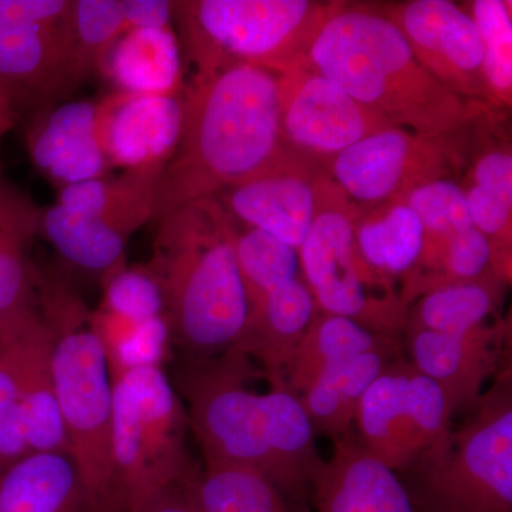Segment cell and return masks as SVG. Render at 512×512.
I'll use <instances>...</instances> for the list:
<instances>
[{
	"mask_svg": "<svg viewBox=\"0 0 512 512\" xmlns=\"http://www.w3.org/2000/svg\"><path fill=\"white\" fill-rule=\"evenodd\" d=\"M39 235L64 261L104 276L126 264L128 237L106 222L53 204L40 211Z\"/></svg>",
	"mask_w": 512,
	"mask_h": 512,
	"instance_id": "83f0119b",
	"label": "cell"
},
{
	"mask_svg": "<svg viewBox=\"0 0 512 512\" xmlns=\"http://www.w3.org/2000/svg\"><path fill=\"white\" fill-rule=\"evenodd\" d=\"M183 114V94L113 92L96 101L101 151L113 168L164 170L180 140Z\"/></svg>",
	"mask_w": 512,
	"mask_h": 512,
	"instance_id": "2e32d148",
	"label": "cell"
},
{
	"mask_svg": "<svg viewBox=\"0 0 512 512\" xmlns=\"http://www.w3.org/2000/svg\"><path fill=\"white\" fill-rule=\"evenodd\" d=\"M360 211L323 171L316 187V214L299 264L319 311L355 320L376 335L400 338L407 306L393 279L375 271L360 254L355 228Z\"/></svg>",
	"mask_w": 512,
	"mask_h": 512,
	"instance_id": "9c48e42d",
	"label": "cell"
},
{
	"mask_svg": "<svg viewBox=\"0 0 512 512\" xmlns=\"http://www.w3.org/2000/svg\"><path fill=\"white\" fill-rule=\"evenodd\" d=\"M383 13L437 82L461 99L485 104L483 40L470 13L448 0H410Z\"/></svg>",
	"mask_w": 512,
	"mask_h": 512,
	"instance_id": "5bb4252c",
	"label": "cell"
},
{
	"mask_svg": "<svg viewBox=\"0 0 512 512\" xmlns=\"http://www.w3.org/2000/svg\"><path fill=\"white\" fill-rule=\"evenodd\" d=\"M338 6L309 0H183L174 2V22L195 73L245 64L279 76L308 62L313 40Z\"/></svg>",
	"mask_w": 512,
	"mask_h": 512,
	"instance_id": "52a82bcc",
	"label": "cell"
},
{
	"mask_svg": "<svg viewBox=\"0 0 512 512\" xmlns=\"http://www.w3.org/2000/svg\"><path fill=\"white\" fill-rule=\"evenodd\" d=\"M309 66L393 127L427 136L456 133L485 109L437 82L380 10L339 3L313 40Z\"/></svg>",
	"mask_w": 512,
	"mask_h": 512,
	"instance_id": "277c9868",
	"label": "cell"
},
{
	"mask_svg": "<svg viewBox=\"0 0 512 512\" xmlns=\"http://www.w3.org/2000/svg\"><path fill=\"white\" fill-rule=\"evenodd\" d=\"M0 512H90L72 458L30 453L0 471Z\"/></svg>",
	"mask_w": 512,
	"mask_h": 512,
	"instance_id": "d4e9b609",
	"label": "cell"
},
{
	"mask_svg": "<svg viewBox=\"0 0 512 512\" xmlns=\"http://www.w3.org/2000/svg\"><path fill=\"white\" fill-rule=\"evenodd\" d=\"M37 173L56 188L110 175L96 133V101L55 104L33 114L25 134Z\"/></svg>",
	"mask_w": 512,
	"mask_h": 512,
	"instance_id": "ac0fdd59",
	"label": "cell"
},
{
	"mask_svg": "<svg viewBox=\"0 0 512 512\" xmlns=\"http://www.w3.org/2000/svg\"><path fill=\"white\" fill-rule=\"evenodd\" d=\"M399 353V338H394L322 373L299 397L315 434H325L335 443L346 439L363 394Z\"/></svg>",
	"mask_w": 512,
	"mask_h": 512,
	"instance_id": "cb8c5ba5",
	"label": "cell"
},
{
	"mask_svg": "<svg viewBox=\"0 0 512 512\" xmlns=\"http://www.w3.org/2000/svg\"><path fill=\"white\" fill-rule=\"evenodd\" d=\"M259 373L238 349L188 360L178 373L188 426L204 463L252 468L292 500L305 503L320 460L315 430L301 399L282 384L258 393L249 380Z\"/></svg>",
	"mask_w": 512,
	"mask_h": 512,
	"instance_id": "7a4b0ae2",
	"label": "cell"
},
{
	"mask_svg": "<svg viewBox=\"0 0 512 512\" xmlns=\"http://www.w3.org/2000/svg\"><path fill=\"white\" fill-rule=\"evenodd\" d=\"M315 512H416L397 473L348 437L313 471Z\"/></svg>",
	"mask_w": 512,
	"mask_h": 512,
	"instance_id": "d6986e66",
	"label": "cell"
},
{
	"mask_svg": "<svg viewBox=\"0 0 512 512\" xmlns=\"http://www.w3.org/2000/svg\"><path fill=\"white\" fill-rule=\"evenodd\" d=\"M451 417L439 384L399 356L363 394L355 424L360 446L394 473H407L450 429Z\"/></svg>",
	"mask_w": 512,
	"mask_h": 512,
	"instance_id": "7c38bea8",
	"label": "cell"
},
{
	"mask_svg": "<svg viewBox=\"0 0 512 512\" xmlns=\"http://www.w3.org/2000/svg\"><path fill=\"white\" fill-rule=\"evenodd\" d=\"M410 362L439 384L451 414L473 410L491 377L505 369L510 323L498 319L466 332L406 330Z\"/></svg>",
	"mask_w": 512,
	"mask_h": 512,
	"instance_id": "9a60e30c",
	"label": "cell"
},
{
	"mask_svg": "<svg viewBox=\"0 0 512 512\" xmlns=\"http://www.w3.org/2000/svg\"><path fill=\"white\" fill-rule=\"evenodd\" d=\"M157 222L147 268L160 286L171 340L188 360L227 352L249 313L235 251L238 222L218 197L188 202Z\"/></svg>",
	"mask_w": 512,
	"mask_h": 512,
	"instance_id": "3957f363",
	"label": "cell"
},
{
	"mask_svg": "<svg viewBox=\"0 0 512 512\" xmlns=\"http://www.w3.org/2000/svg\"><path fill=\"white\" fill-rule=\"evenodd\" d=\"M458 130L427 136L384 128L332 158L325 173L360 214L377 210L420 185L461 175L464 156Z\"/></svg>",
	"mask_w": 512,
	"mask_h": 512,
	"instance_id": "8fae6325",
	"label": "cell"
},
{
	"mask_svg": "<svg viewBox=\"0 0 512 512\" xmlns=\"http://www.w3.org/2000/svg\"><path fill=\"white\" fill-rule=\"evenodd\" d=\"M73 0H0V90L35 114L74 92Z\"/></svg>",
	"mask_w": 512,
	"mask_h": 512,
	"instance_id": "30bf717a",
	"label": "cell"
},
{
	"mask_svg": "<svg viewBox=\"0 0 512 512\" xmlns=\"http://www.w3.org/2000/svg\"><path fill=\"white\" fill-rule=\"evenodd\" d=\"M316 312L318 305L305 282H285L249 305L247 325L232 348L258 363L269 383H276Z\"/></svg>",
	"mask_w": 512,
	"mask_h": 512,
	"instance_id": "44dd1931",
	"label": "cell"
},
{
	"mask_svg": "<svg viewBox=\"0 0 512 512\" xmlns=\"http://www.w3.org/2000/svg\"><path fill=\"white\" fill-rule=\"evenodd\" d=\"M100 74L113 84L114 92L180 96L185 86L181 43L174 26L123 33Z\"/></svg>",
	"mask_w": 512,
	"mask_h": 512,
	"instance_id": "603a6c76",
	"label": "cell"
},
{
	"mask_svg": "<svg viewBox=\"0 0 512 512\" xmlns=\"http://www.w3.org/2000/svg\"><path fill=\"white\" fill-rule=\"evenodd\" d=\"M235 251L249 305L276 286L299 278L298 251L261 229L239 225Z\"/></svg>",
	"mask_w": 512,
	"mask_h": 512,
	"instance_id": "836d02e7",
	"label": "cell"
},
{
	"mask_svg": "<svg viewBox=\"0 0 512 512\" xmlns=\"http://www.w3.org/2000/svg\"><path fill=\"white\" fill-rule=\"evenodd\" d=\"M409 205L424 228V245H436L473 228L466 192L456 178L420 185L400 200Z\"/></svg>",
	"mask_w": 512,
	"mask_h": 512,
	"instance_id": "e575fe53",
	"label": "cell"
},
{
	"mask_svg": "<svg viewBox=\"0 0 512 512\" xmlns=\"http://www.w3.org/2000/svg\"><path fill=\"white\" fill-rule=\"evenodd\" d=\"M18 120L19 114L13 109L12 103H10L6 94L0 90V144H2L6 134L16 126Z\"/></svg>",
	"mask_w": 512,
	"mask_h": 512,
	"instance_id": "ab89813d",
	"label": "cell"
},
{
	"mask_svg": "<svg viewBox=\"0 0 512 512\" xmlns=\"http://www.w3.org/2000/svg\"><path fill=\"white\" fill-rule=\"evenodd\" d=\"M202 512H312L252 468L204 463L195 480Z\"/></svg>",
	"mask_w": 512,
	"mask_h": 512,
	"instance_id": "4dcf8cb0",
	"label": "cell"
},
{
	"mask_svg": "<svg viewBox=\"0 0 512 512\" xmlns=\"http://www.w3.org/2000/svg\"><path fill=\"white\" fill-rule=\"evenodd\" d=\"M394 339L376 335L355 320L316 312L308 332L289 356L278 384L301 397L326 370Z\"/></svg>",
	"mask_w": 512,
	"mask_h": 512,
	"instance_id": "4316f807",
	"label": "cell"
},
{
	"mask_svg": "<svg viewBox=\"0 0 512 512\" xmlns=\"http://www.w3.org/2000/svg\"><path fill=\"white\" fill-rule=\"evenodd\" d=\"M470 412L407 471L416 512H512L510 367Z\"/></svg>",
	"mask_w": 512,
	"mask_h": 512,
	"instance_id": "8992f818",
	"label": "cell"
},
{
	"mask_svg": "<svg viewBox=\"0 0 512 512\" xmlns=\"http://www.w3.org/2000/svg\"><path fill=\"white\" fill-rule=\"evenodd\" d=\"M197 476L158 494L138 512H202L195 494Z\"/></svg>",
	"mask_w": 512,
	"mask_h": 512,
	"instance_id": "f35d334b",
	"label": "cell"
},
{
	"mask_svg": "<svg viewBox=\"0 0 512 512\" xmlns=\"http://www.w3.org/2000/svg\"><path fill=\"white\" fill-rule=\"evenodd\" d=\"M121 35L123 0H73L70 42L74 90L100 74Z\"/></svg>",
	"mask_w": 512,
	"mask_h": 512,
	"instance_id": "1f68e13d",
	"label": "cell"
},
{
	"mask_svg": "<svg viewBox=\"0 0 512 512\" xmlns=\"http://www.w3.org/2000/svg\"><path fill=\"white\" fill-rule=\"evenodd\" d=\"M188 427L183 399L164 367H138L113 380L111 457L121 512H138L197 476Z\"/></svg>",
	"mask_w": 512,
	"mask_h": 512,
	"instance_id": "ba28073f",
	"label": "cell"
},
{
	"mask_svg": "<svg viewBox=\"0 0 512 512\" xmlns=\"http://www.w3.org/2000/svg\"><path fill=\"white\" fill-rule=\"evenodd\" d=\"M495 275L480 281L443 286L424 293L407 308L406 330L466 332L488 323L504 292Z\"/></svg>",
	"mask_w": 512,
	"mask_h": 512,
	"instance_id": "f546056e",
	"label": "cell"
},
{
	"mask_svg": "<svg viewBox=\"0 0 512 512\" xmlns=\"http://www.w3.org/2000/svg\"><path fill=\"white\" fill-rule=\"evenodd\" d=\"M99 311L128 322L144 323L165 316L163 295L147 265H128L101 276Z\"/></svg>",
	"mask_w": 512,
	"mask_h": 512,
	"instance_id": "d590c367",
	"label": "cell"
},
{
	"mask_svg": "<svg viewBox=\"0 0 512 512\" xmlns=\"http://www.w3.org/2000/svg\"><path fill=\"white\" fill-rule=\"evenodd\" d=\"M40 211L28 194L0 177V335L39 311V269L30 258Z\"/></svg>",
	"mask_w": 512,
	"mask_h": 512,
	"instance_id": "ffe728a7",
	"label": "cell"
},
{
	"mask_svg": "<svg viewBox=\"0 0 512 512\" xmlns=\"http://www.w3.org/2000/svg\"><path fill=\"white\" fill-rule=\"evenodd\" d=\"M37 305L52 340L57 403L90 512H121L111 457L113 380L92 311L62 276L39 271Z\"/></svg>",
	"mask_w": 512,
	"mask_h": 512,
	"instance_id": "5b68a950",
	"label": "cell"
},
{
	"mask_svg": "<svg viewBox=\"0 0 512 512\" xmlns=\"http://www.w3.org/2000/svg\"><path fill=\"white\" fill-rule=\"evenodd\" d=\"M355 235L367 264L393 281L412 271L423 249V224L402 201L360 214Z\"/></svg>",
	"mask_w": 512,
	"mask_h": 512,
	"instance_id": "f1b7e54d",
	"label": "cell"
},
{
	"mask_svg": "<svg viewBox=\"0 0 512 512\" xmlns=\"http://www.w3.org/2000/svg\"><path fill=\"white\" fill-rule=\"evenodd\" d=\"M183 127L157 185L156 221L188 202L218 197L284 161L276 74L259 67L195 73L183 92Z\"/></svg>",
	"mask_w": 512,
	"mask_h": 512,
	"instance_id": "6da1fadb",
	"label": "cell"
},
{
	"mask_svg": "<svg viewBox=\"0 0 512 512\" xmlns=\"http://www.w3.org/2000/svg\"><path fill=\"white\" fill-rule=\"evenodd\" d=\"M320 165L289 154L266 173L218 195L242 227L261 229L298 251L316 214Z\"/></svg>",
	"mask_w": 512,
	"mask_h": 512,
	"instance_id": "e0dca14e",
	"label": "cell"
},
{
	"mask_svg": "<svg viewBox=\"0 0 512 512\" xmlns=\"http://www.w3.org/2000/svg\"><path fill=\"white\" fill-rule=\"evenodd\" d=\"M173 20L174 2L170 0H123V33L170 28Z\"/></svg>",
	"mask_w": 512,
	"mask_h": 512,
	"instance_id": "74e56055",
	"label": "cell"
},
{
	"mask_svg": "<svg viewBox=\"0 0 512 512\" xmlns=\"http://www.w3.org/2000/svg\"><path fill=\"white\" fill-rule=\"evenodd\" d=\"M26 322L0 335V471L30 454L19 389V332Z\"/></svg>",
	"mask_w": 512,
	"mask_h": 512,
	"instance_id": "8d00e7d4",
	"label": "cell"
},
{
	"mask_svg": "<svg viewBox=\"0 0 512 512\" xmlns=\"http://www.w3.org/2000/svg\"><path fill=\"white\" fill-rule=\"evenodd\" d=\"M163 170L123 171L57 192L56 204L89 215L131 238L156 221L157 185Z\"/></svg>",
	"mask_w": 512,
	"mask_h": 512,
	"instance_id": "484cf974",
	"label": "cell"
},
{
	"mask_svg": "<svg viewBox=\"0 0 512 512\" xmlns=\"http://www.w3.org/2000/svg\"><path fill=\"white\" fill-rule=\"evenodd\" d=\"M19 389L30 453L69 454L53 376L52 340L39 311L19 332Z\"/></svg>",
	"mask_w": 512,
	"mask_h": 512,
	"instance_id": "7402d4cb",
	"label": "cell"
},
{
	"mask_svg": "<svg viewBox=\"0 0 512 512\" xmlns=\"http://www.w3.org/2000/svg\"><path fill=\"white\" fill-rule=\"evenodd\" d=\"M470 16L480 30L484 47L485 104L505 111L512 103L511 2L474 0Z\"/></svg>",
	"mask_w": 512,
	"mask_h": 512,
	"instance_id": "d6a6232c",
	"label": "cell"
},
{
	"mask_svg": "<svg viewBox=\"0 0 512 512\" xmlns=\"http://www.w3.org/2000/svg\"><path fill=\"white\" fill-rule=\"evenodd\" d=\"M278 83L285 146L323 170L346 148L393 127L308 62L279 74Z\"/></svg>",
	"mask_w": 512,
	"mask_h": 512,
	"instance_id": "4fadbf2b",
	"label": "cell"
}]
</instances>
